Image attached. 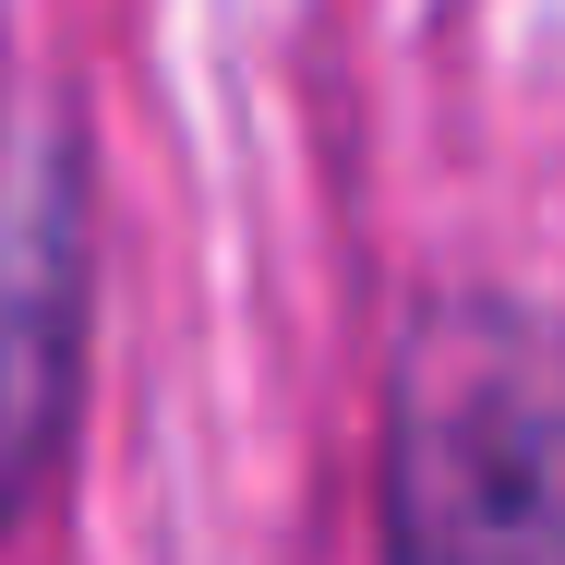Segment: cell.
<instances>
[{
	"label": "cell",
	"mask_w": 565,
	"mask_h": 565,
	"mask_svg": "<svg viewBox=\"0 0 565 565\" xmlns=\"http://www.w3.org/2000/svg\"><path fill=\"white\" fill-rule=\"evenodd\" d=\"M385 565H565V313L446 289L409 313L373 422Z\"/></svg>",
	"instance_id": "6da1fadb"
},
{
	"label": "cell",
	"mask_w": 565,
	"mask_h": 565,
	"mask_svg": "<svg viewBox=\"0 0 565 565\" xmlns=\"http://www.w3.org/2000/svg\"><path fill=\"white\" fill-rule=\"evenodd\" d=\"M97 326V157L61 85L0 109V530L49 493Z\"/></svg>",
	"instance_id": "7a4b0ae2"
}]
</instances>
